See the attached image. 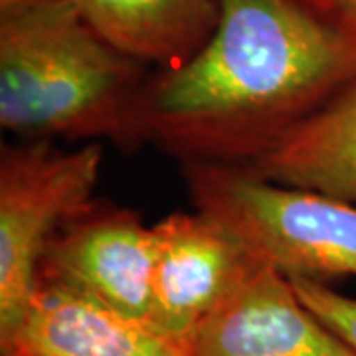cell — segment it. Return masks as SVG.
<instances>
[{
    "mask_svg": "<svg viewBox=\"0 0 356 356\" xmlns=\"http://www.w3.org/2000/svg\"><path fill=\"white\" fill-rule=\"evenodd\" d=\"M356 79V18L339 0H220L212 38L147 79L139 140L182 163L248 165Z\"/></svg>",
    "mask_w": 356,
    "mask_h": 356,
    "instance_id": "1",
    "label": "cell"
},
{
    "mask_svg": "<svg viewBox=\"0 0 356 356\" xmlns=\"http://www.w3.org/2000/svg\"><path fill=\"white\" fill-rule=\"evenodd\" d=\"M339 4H341L350 16H355L356 18V0H339Z\"/></svg>",
    "mask_w": 356,
    "mask_h": 356,
    "instance_id": "12",
    "label": "cell"
},
{
    "mask_svg": "<svg viewBox=\"0 0 356 356\" xmlns=\"http://www.w3.org/2000/svg\"><path fill=\"white\" fill-rule=\"evenodd\" d=\"M243 166L271 182L356 204V79Z\"/></svg>",
    "mask_w": 356,
    "mask_h": 356,
    "instance_id": "9",
    "label": "cell"
},
{
    "mask_svg": "<svg viewBox=\"0 0 356 356\" xmlns=\"http://www.w3.org/2000/svg\"><path fill=\"white\" fill-rule=\"evenodd\" d=\"M191 356H356L275 267L257 266L194 331Z\"/></svg>",
    "mask_w": 356,
    "mask_h": 356,
    "instance_id": "7",
    "label": "cell"
},
{
    "mask_svg": "<svg viewBox=\"0 0 356 356\" xmlns=\"http://www.w3.org/2000/svg\"><path fill=\"white\" fill-rule=\"evenodd\" d=\"M196 210L232 232L255 261L285 275L356 277V204L257 177L248 166L184 163Z\"/></svg>",
    "mask_w": 356,
    "mask_h": 356,
    "instance_id": "3",
    "label": "cell"
},
{
    "mask_svg": "<svg viewBox=\"0 0 356 356\" xmlns=\"http://www.w3.org/2000/svg\"><path fill=\"white\" fill-rule=\"evenodd\" d=\"M287 277L301 301L356 353V299L334 291L325 281L303 275Z\"/></svg>",
    "mask_w": 356,
    "mask_h": 356,
    "instance_id": "11",
    "label": "cell"
},
{
    "mask_svg": "<svg viewBox=\"0 0 356 356\" xmlns=\"http://www.w3.org/2000/svg\"><path fill=\"white\" fill-rule=\"evenodd\" d=\"M140 62L103 40L74 0H0V125L26 140L139 143Z\"/></svg>",
    "mask_w": 356,
    "mask_h": 356,
    "instance_id": "2",
    "label": "cell"
},
{
    "mask_svg": "<svg viewBox=\"0 0 356 356\" xmlns=\"http://www.w3.org/2000/svg\"><path fill=\"white\" fill-rule=\"evenodd\" d=\"M102 147L64 151L51 140L4 147L0 156V344L22 325L56 232L91 206Z\"/></svg>",
    "mask_w": 356,
    "mask_h": 356,
    "instance_id": "4",
    "label": "cell"
},
{
    "mask_svg": "<svg viewBox=\"0 0 356 356\" xmlns=\"http://www.w3.org/2000/svg\"><path fill=\"white\" fill-rule=\"evenodd\" d=\"M89 26L137 62L165 70L191 60L212 38L220 0H74Z\"/></svg>",
    "mask_w": 356,
    "mask_h": 356,
    "instance_id": "10",
    "label": "cell"
},
{
    "mask_svg": "<svg viewBox=\"0 0 356 356\" xmlns=\"http://www.w3.org/2000/svg\"><path fill=\"white\" fill-rule=\"evenodd\" d=\"M153 228L156 261L151 327L186 344L261 264L232 232L200 210L175 212Z\"/></svg>",
    "mask_w": 356,
    "mask_h": 356,
    "instance_id": "6",
    "label": "cell"
},
{
    "mask_svg": "<svg viewBox=\"0 0 356 356\" xmlns=\"http://www.w3.org/2000/svg\"><path fill=\"white\" fill-rule=\"evenodd\" d=\"M2 356H191L188 346L159 329L40 285L22 325Z\"/></svg>",
    "mask_w": 356,
    "mask_h": 356,
    "instance_id": "8",
    "label": "cell"
},
{
    "mask_svg": "<svg viewBox=\"0 0 356 356\" xmlns=\"http://www.w3.org/2000/svg\"><path fill=\"white\" fill-rule=\"evenodd\" d=\"M156 234L135 212L93 208L65 222L42 255L38 287H54L151 325Z\"/></svg>",
    "mask_w": 356,
    "mask_h": 356,
    "instance_id": "5",
    "label": "cell"
}]
</instances>
